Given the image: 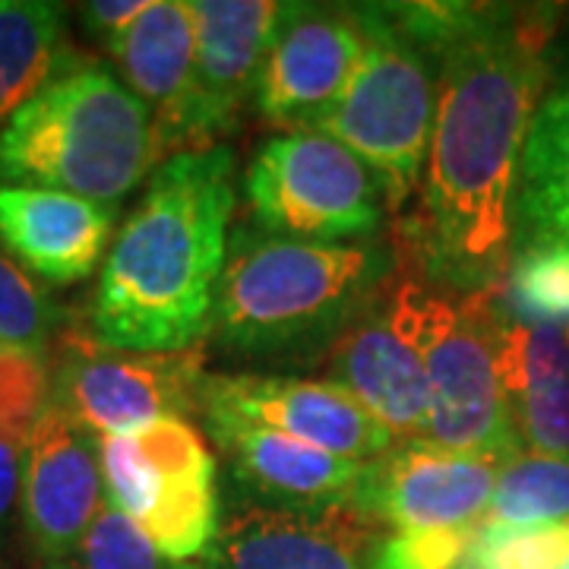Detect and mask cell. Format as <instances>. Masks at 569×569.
<instances>
[{
  "mask_svg": "<svg viewBox=\"0 0 569 569\" xmlns=\"http://www.w3.org/2000/svg\"><path fill=\"white\" fill-rule=\"evenodd\" d=\"M365 44L361 7L282 3L253 92L263 121L310 130L346 92Z\"/></svg>",
  "mask_w": 569,
  "mask_h": 569,
  "instance_id": "obj_10",
  "label": "cell"
},
{
  "mask_svg": "<svg viewBox=\"0 0 569 569\" xmlns=\"http://www.w3.org/2000/svg\"><path fill=\"white\" fill-rule=\"evenodd\" d=\"M500 305L526 323L569 332V247L529 244L509 257Z\"/></svg>",
  "mask_w": 569,
  "mask_h": 569,
  "instance_id": "obj_24",
  "label": "cell"
},
{
  "mask_svg": "<svg viewBox=\"0 0 569 569\" xmlns=\"http://www.w3.org/2000/svg\"><path fill=\"white\" fill-rule=\"evenodd\" d=\"M367 44L346 92L310 130L351 149L402 212L425 181L427 149L437 118V61L411 39L389 3L361 7Z\"/></svg>",
  "mask_w": 569,
  "mask_h": 569,
  "instance_id": "obj_5",
  "label": "cell"
},
{
  "mask_svg": "<svg viewBox=\"0 0 569 569\" xmlns=\"http://www.w3.org/2000/svg\"><path fill=\"white\" fill-rule=\"evenodd\" d=\"M279 7L272 0H190L197 51L171 156L212 149L238 123L257 92Z\"/></svg>",
  "mask_w": 569,
  "mask_h": 569,
  "instance_id": "obj_13",
  "label": "cell"
},
{
  "mask_svg": "<svg viewBox=\"0 0 569 569\" xmlns=\"http://www.w3.org/2000/svg\"><path fill=\"white\" fill-rule=\"evenodd\" d=\"M485 522L548 526L569 522V456L519 452L497 475Z\"/></svg>",
  "mask_w": 569,
  "mask_h": 569,
  "instance_id": "obj_23",
  "label": "cell"
},
{
  "mask_svg": "<svg viewBox=\"0 0 569 569\" xmlns=\"http://www.w3.org/2000/svg\"><path fill=\"white\" fill-rule=\"evenodd\" d=\"M234 203V152L222 142L152 171L104 257L92 305L99 346L181 355L209 339Z\"/></svg>",
  "mask_w": 569,
  "mask_h": 569,
  "instance_id": "obj_2",
  "label": "cell"
},
{
  "mask_svg": "<svg viewBox=\"0 0 569 569\" xmlns=\"http://www.w3.org/2000/svg\"><path fill=\"white\" fill-rule=\"evenodd\" d=\"M51 569H73V567H63V563H54V567Z\"/></svg>",
  "mask_w": 569,
  "mask_h": 569,
  "instance_id": "obj_32",
  "label": "cell"
},
{
  "mask_svg": "<svg viewBox=\"0 0 569 569\" xmlns=\"http://www.w3.org/2000/svg\"><path fill=\"white\" fill-rule=\"evenodd\" d=\"M332 383L346 387L396 443L427 440L430 387L415 313V279L387 288L329 351Z\"/></svg>",
  "mask_w": 569,
  "mask_h": 569,
  "instance_id": "obj_12",
  "label": "cell"
},
{
  "mask_svg": "<svg viewBox=\"0 0 569 569\" xmlns=\"http://www.w3.org/2000/svg\"><path fill=\"white\" fill-rule=\"evenodd\" d=\"M111 228L114 206L41 187H0V244L41 282L73 284L92 276Z\"/></svg>",
  "mask_w": 569,
  "mask_h": 569,
  "instance_id": "obj_18",
  "label": "cell"
},
{
  "mask_svg": "<svg viewBox=\"0 0 569 569\" xmlns=\"http://www.w3.org/2000/svg\"><path fill=\"white\" fill-rule=\"evenodd\" d=\"M164 162L149 108L77 51L0 127V187L61 190L118 206Z\"/></svg>",
  "mask_w": 569,
  "mask_h": 569,
  "instance_id": "obj_4",
  "label": "cell"
},
{
  "mask_svg": "<svg viewBox=\"0 0 569 569\" xmlns=\"http://www.w3.org/2000/svg\"><path fill=\"white\" fill-rule=\"evenodd\" d=\"M193 51L197 29L190 0H149L140 20L111 51L123 77L121 82L149 108L156 121L164 159H171L174 127L193 77Z\"/></svg>",
  "mask_w": 569,
  "mask_h": 569,
  "instance_id": "obj_20",
  "label": "cell"
},
{
  "mask_svg": "<svg viewBox=\"0 0 569 569\" xmlns=\"http://www.w3.org/2000/svg\"><path fill=\"white\" fill-rule=\"evenodd\" d=\"M22 526L44 560L63 563L104 507L99 437L58 406L44 408L22 452Z\"/></svg>",
  "mask_w": 569,
  "mask_h": 569,
  "instance_id": "obj_15",
  "label": "cell"
},
{
  "mask_svg": "<svg viewBox=\"0 0 569 569\" xmlns=\"http://www.w3.org/2000/svg\"><path fill=\"white\" fill-rule=\"evenodd\" d=\"M497 462L433 443H399L367 462L351 509L373 526L392 529H456L481 526L488 516Z\"/></svg>",
  "mask_w": 569,
  "mask_h": 569,
  "instance_id": "obj_14",
  "label": "cell"
},
{
  "mask_svg": "<svg viewBox=\"0 0 569 569\" xmlns=\"http://www.w3.org/2000/svg\"><path fill=\"white\" fill-rule=\"evenodd\" d=\"M459 569H569V522H481Z\"/></svg>",
  "mask_w": 569,
  "mask_h": 569,
  "instance_id": "obj_25",
  "label": "cell"
},
{
  "mask_svg": "<svg viewBox=\"0 0 569 569\" xmlns=\"http://www.w3.org/2000/svg\"><path fill=\"white\" fill-rule=\"evenodd\" d=\"M0 348H3V346H0Z\"/></svg>",
  "mask_w": 569,
  "mask_h": 569,
  "instance_id": "obj_33",
  "label": "cell"
},
{
  "mask_svg": "<svg viewBox=\"0 0 569 569\" xmlns=\"http://www.w3.org/2000/svg\"><path fill=\"white\" fill-rule=\"evenodd\" d=\"M478 526L456 529H399L387 535L370 569H459Z\"/></svg>",
  "mask_w": 569,
  "mask_h": 569,
  "instance_id": "obj_29",
  "label": "cell"
},
{
  "mask_svg": "<svg viewBox=\"0 0 569 569\" xmlns=\"http://www.w3.org/2000/svg\"><path fill=\"white\" fill-rule=\"evenodd\" d=\"M58 307L20 266L0 253V346L44 351Z\"/></svg>",
  "mask_w": 569,
  "mask_h": 569,
  "instance_id": "obj_27",
  "label": "cell"
},
{
  "mask_svg": "<svg viewBox=\"0 0 569 569\" xmlns=\"http://www.w3.org/2000/svg\"><path fill=\"white\" fill-rule=\"evenodd\" d=\"M500 288L443 291L415 282L418 346L430 387L425 443L507 466L519 452L500 370Z\"/></svg>",
  "mask_w": 569,
  "mask_h": 569,
  "instance_id": "obj_6",
  "label": "cell"
},
{
  "mask_svg": "<svg viewBox=\"0 0 569 569\" xmlns=\"http://www.w3.org/2000/svg\"><path fill=\"white\" fill-rule=\"evenodd\" d=\"M512 238L519 247H569V86L545 96L535 111L512 200Z\"/></svg>",
  "mask_w": 569,
  "mask_h": 569,
  "instance_id": "obj_21",
  "label": "cell"
},
{
  "mask_svg": "<svg viewBox=\"0 0 569 569\" xmlns=\"http://www.w3.org/2000/svg\"><path fill=\"white\" fill-rule=\"evenodd\" d=\"M51 406V373L44 351L0 348V443L26 452L32 430Z\"/></svg>",
  "mask_w": 569,
  "mask_h": 569,
  "instance_id": "obj_26",
  "label": "cell"
},
{
  "mask_svg": "<svg viewBox=\"0 0 569 569\" xmlns=\"http://www.w3.org/2000/svg\"><path fill=\"white\" fill-rule=\"evenodd\" d=\"M500 370L509 415L522 449L545 456H569L567 332L553 326L516 320L503 310Z\"/></svg>",
  "mask_w": 569,
  "mask_h": 569,
  "instance_id": "obj_19",
  "label": "cell"
},
{
  "mask_svg": "<svg viewBox=\"0 0 569 569\" xmlns=\"http://www.w3.org/2000/svg\"><path fill=\"white\" fill-rule=\"evenodd\" d=\"M146 7L149 0H96V3H82L80 20L86 32L96 41H102L111 54L118 41L130 32V26L140 20Z\"/></svg>",
  "mask_w": 569,
  "mask_h": 569,
  "instance_id": "obj_30",
  "label": "cell"
},
{
  "mask_svg": "<svg viewBox=\"0 0 569 569\" xmlns=\"http://www.w3.org/2000/svg\"><path fill=\"white\" fill-rule=\"evenodd\" d=\"M200 411L206 421L266 427L351 462H373L399 447L387 427L332 380L212 373L200 383Z\"/></svg>",
  "mask_w": 569,
  "mask_h": 569,
  "instance_id": "obj_11",
  "label": "cell"
},
{
  "mask_svg": "<svg viewBox=\"0 0 569 569\" xmlns=\"http://www.w3.org/2000/svg\"><path fill=\"white\" fill-rule=\"evenodd\" d=\"M234 478L260 507L272 509H351L367 462H351L284 433L241 421H206Z\"/></svg>",
  "mask_w": 569,
  "mask_h": 569,
  "instance_id": "obj_17",
  "label": "cell"
},
{
  "mask_svg": "<svg viewBox=\"0 0 569 569\" xmlns=\"http://www.w3.org/2000/svg\"><path fill=\"white\" fill-rule=\"evenodd\" d=\"M260 231L305 244H355L387 222V193L351 149L317 130H284L247 168Z\"/></svg>",
  "mask_w": 569,
  "mask_h": 569,
  "instance_id": "obj_8",
  "label": "cell"
},
{
  "mask_svg": "<svg viewBox=\"0 0 569 569\" xmlns=\"http://www.w3.org/2000/svg\"><path fill=\"white\" fill-rule=\"evenodd\" d=\"M437 61V118L425 181L399 238L425 284L500 288L512 247V200L538 104L548 29L497 3H389Z\"/></svg>",
  "mask_w": 569,
  "mask_h": 569,
  "instance_id": "obj_1",
  "label": "cell"
},
{
  "mask_svg": "<svg viewBox=\"0 0 569 569\" xmlns=\"http://www.w3.org/2000/svg\"><path fill=\"white\" fill-rule=\"evenodd\" d=\"M203 377L197 348L181 355H137L80 342L67 348L51 377V406L96 437H123L164 418L200 411Z\"/></svg>",
  "mask_w": 569,
  "mask_h": 569,
  "instance_id": "obj_9",
  "label": "cell"
},
{
  "mask_svg": "<svg viewBox=\"0 0 569 569\" xmlns=\"http://www.w3.org/2000/svg\"><path fill=\"white\" fill-rule=\"evenodd\" d=\"M392 282V257L373 241L305 244L241 228L228 241L212 310V342L247 361L323 355Z\"/></svg>",
  "mask_w": 569,
  "mask_h": 569,
  "instance_id": "obj_3",
  "label": "cell"
},
{
  "mask_svg": "<svg viewBox=\"0 0 569 569\" xmlns=\"http://www.w3.org/2000/svg\"><path fill=\"white\" fill-rule=\"evenodd\" d=\"M70 54L61 3L0 0V127L61 73Z\"/></svg>",
  "mask_w": 569,
  "mask_h": 569,
  "instance_id": "obj_22",
  "label": "cell"
},
{
  "mask_svg": "<svg viewBox=\"0 0 569 569\" xmlns=\"http://www.w3.org/2000/svg\"><path fill=\"white\" fill-rule=\"evenodd\" d=\"M82 569H168L152 538L108 500L80 541Z\"/></svg>",
  "mask_w": 569,
  "mask_h": 569,
  "instance_id": "obj_28",
  "label": "cell"
},
{
  "mask_svg": "<svg viewBox=\"0 0 569 569\" xmlns=\"http://www.w3.org/2000/svg\"><path fill=\"white\" fill-rule=\"evenodd\" d=\"M380 526L355 509L247 507L222 522L203 569H370Z\"/></svg>",
  "mask_w": 569,
  "mask_h": 569,
  "instance_id": "obj_16",
  "label": "cell"
},
{
  "mask_svg": "<svg viewBox=\"0 0 569 569\" xmlns=\"http://www.w3.org/2000/svg\"><path fill=\"white\" fill-rule=\"evenodd\" d=\"M104 500L140 526L168 563L216 545L222 500L216 456L187 418H164L123 437H99Z\"/></svg>",
  "mask_w": 569,
  "mask_h": 569,
  "instance_id": "obj_7",
  "label": "cell"
},
{
  "mask_svg": "<svg viewBox=\"0 0 569 569\" xmlns=\"http://www.w3.org/2000/svg\"><path fill=\"white\" fill-rule=\"evenodd\" d=\"M22 490V468H20V452L7 443H0V531L7 529L13 507L20 500Z\"/></svg>",
  "mask_w": 569,
  "mask_h": 569,
  "instance_id": "obj_31",
  "label": "cell"
}]
</instances>
